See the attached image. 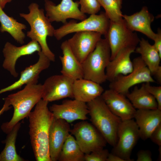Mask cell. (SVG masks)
<instances>
[{
  "label": "cell",
  "mask_w": 161,
  "mask_h": 161,
  "mask_svg": "<svg viewBox=\"0 0 161 161\" xmlns=\"http://www.w3.org/2000/svg\"><path fill=\"white\" fill-rule=\"evenodd\" d=\"M11 1L12 0H0V7L3 9L6 4Z\"/></svg>",
  "instance_id": "obj_39"
},
{
  "label": "cell",
  "mask_w": 161,
  "mask_h": 161,
  "mask_svg": "<svg viewBox=\"0 0 161 161\" xmlns=\"http://www.w3.org/2000/svg\"><path fill=\"white\" fill-rule=\"evenodd\" d=\"M86 103L92 123L107 143L114 147L117 142V130L122 120L111 111L101 96Z\"/></svg>",
  "instance_id": "obj_3"
},
{
  "label": "cell",
  "mask_w": 161,
  "mask_h": 161,
  "mask_svg": "<svg viewBox=\"0 0 161 161\" xmlns=\"http://www.w3.org/2000/svg\"><path fill=\"white\" fill-rule=\"evenodd\" d=\"M70 133L74 136L85 154L103 149L107 143L95 126L85 120L75 124L71 129Z\"/></svg>",
  "instance_id": "obj_9"
},
{
  "label": "cell",
  "mask_w": 161,
  "mask_h": 161,
  "mask_svg": "<svg viewBox=\"0 0 161 161\" xmlns=\"http://www.w3.org/2000/svg\"><path fill=\"white\" fill-rule=\"evenodd\" d=\"M139 46L134 52L140 55V57L150 70L152 75L160 66L161 56L153 45L143 38L140 40Z\"/></svg>",
  "instance_id": "obj_25"
},
{
  "label": "cell",
  "mask_w": 161,
  "mask_h": 161,
  "mask_svg": "<svg viewBox=\"0 0 161 161\" xmlns=\"http://www.w3.org/2000/svg\"><path fill=\"white\" fill-rule=\"evenodd\" d=\"M122 17L130 30L141 32L154 40L156 33L151 29V24L154 17L147 7H143L140 11L131 15H123Z\"/></svg>",
  "instance_id": "obj_20"
},
{
  "label": "cell",
  "mask_w": 161,
  "mask_h": 161,
  "mask_svg": "<svg viewBox=\"0 0 161 161\" xmlns=\"http://www.w3.org/2000/svg\"><path fill=\"white\" fill-rule=\"evenodd\" d=\"M80 11L84 14H96L100 10L97 0H79Z\"/></svg>",
  "instance_id": "obj_30"
},
{
  "label": "cell",
  "mask_w": 161,
  "mask_h": 161,
  "mask_svg": "<svg viewBox=\"0 0 161 161\" xmlns=\"http://www.w3.org/2000/svg\"><path fill=\"white\" fill-rule=\"evenodd\" d=\"M110 20L105 12H101L97 15H90L88 18L77 22L72 21L66 22L55 29L54 36L60 40L70 33L81 31L95 32L105 35L109 29Z\"/></svg>",
  "instance_id": "obj_7"
},
{
  "label": "cell",
  "mask_w": 161,
  "mask_h": 161,
  "mask_svg": "<svg viewBox=\"0 0 161 161\" xmlns=\"http://www.w3.org/2000/svg\"><path fill=\"white\" fill-rule=\"evenodd\" d=\"M0 30L2 32H7L14 39L21 44L24 43L25 35L23 31L26 30L25 25L19 23L13 18L7 15L0 7Z\"/></svg>",
  "instance_id": "obj_26"
},
{
  "label": "cell",
  "mask_w": 161,
  "mask_h": 161,
  "mask_svg": "<svg viewBox=\"0 0 161 161\" xmlns=\"http://www.w3.org/2000/svg\"><path fill=\"white\" fill-rule=\"evenodd\" d=\"M41 51L40 45L35 40H32L28 44L20 47H17L9 42H7L2 51L4 58L2 66L14 77H17L18 73L16 71L15 66L17 60L22 56Z\"/></svg>",
  "instance_id": "obj_15"
},
{
  "label": "cell",
  "mask_w": 161,
  "mask_h": 161,
  "mask_svg": "<svg viewBox=\"0 0 161 161\" xmlns=\"http://www.w3.org/2000/svg\"><path fill=\"white\" fill-rule=\"evenodd\" d=\"M117 140L112 153L125 161H132V151L140 138L138 127L133 119L122 121L118 128Z\"/></svg>",
  "instance_id": "obj_10"
},
{
  "label": "cell",
  "mask_w": 161,
  "mask_h": 161,
  "mask_svg": "<svg viewBox=\"0 0 161 161\" xmlns=\"http://www.w3.org/2000/svg\"><path fill=\"white\" fill-rule=\"evenodd\" d=\"M134 118L138 127L140 138L145 140L161 124V110L158 109H137Z\"/></svg>",
  "instance_id": "obj_21"
},
{
  "label": "cell",
  "mask_w": 161,
  "mask_h": 161,
  "mask_svg": "<svg viewBox=\"0 0 161 161\" xmlns=\"http://www.w3.org/2000/svg\"><path fill=\"white\" fill-rule=\"evenodd\" d=\"M21 125L20 123H18L7 134L4 142L5 147L0 154V161H25L17 154L16 148V140Z\"/></svg>",
  "instance_id": "obj_27"
},
{
  "label": "cell",
  "mask_w": 161,
  "mask_h": 161,
  "mask_svg": "<svg viewBox=\"0 0 161 161\" xmlns=\"http://www.w3.org/2000/svg\"><path fill=\"white\" fill-rule=\"evenodd\" d=\"M153 75L158 83L161 85V66H160L157 70L154 72L152 75Z\"/></svg>",
  "instance_id": "obj_37"
},
{
  "label": "cell",
  "mask_w": 161,
  "mask_h": 161,
  "mask_svg": "<svg viewBox=\"0 0 161 161\" xmlns=\"http://www.w3.org/2000/svg\"><path fill=\"white\" fill-rule=\"evenodd\" d=\"M104 91L100 84L90 80L82 78L73 82V98L86 103L100 96Z\"/></svg>",
  "instance_id": "obj_23"
},
{
  "label": "cell",
  "mask_w": 161,
  "mask_h": 161,
  "mask_svg": "<svg viewBox=\"0 0 161 161\" xmlns=\"http://www.w3.org/2000/svg\"><path fill=\"white\" fill-rule=\"evenodd\" d=\"M63 55L59 56L62 64L61 74L74 80L83 78L82 64L75 56L67 40L61 44Z\"/></svg>",
  "instance_id": "obj_22"
},
{
  "label": "cell",
  "mask_w": 161,
  "mask_h": 161,
  "mask_svg": "<svg viewBox=\"0 0 161 161\" xmlns=\"http://www.w3.org/2000/svg\"><path fill=\"white\" fill-rule=\"evenodd\" d=\"M127 26L123 19L110 21L108 30L104 35L111 50V60L121 49L129 47H136L140 39L136 32Z\"/></svg>",
  "instance_id": "obj_6"
},
{
  "label": "cell",
  "mask_w": 161,
  "mask_h": 161,
  "mask_svg": "<svg viewBox=\"0 0 161 161\" xmlns=\"http://www.w3.org/2000/svg\"><path fill=\"white\" fill-rule=\"evenodd\" d=\"M109 154L108 150L103 148L85 155L86 161H106Z\"/></svg>",
  "instance_id": "obj_31"
},
{
  "label": "cell",
  "mask_w": 161,
  "mask_h": 161,
  "mask_svg": "<svg viewBox=\"0 0 161 161\" xmlns=\"http://www.w3.org/2000/svg\"><path fill=\"white\" fill-rule=\"evenodd\" d=\"M4 103L2 108L0 110V117L4 112L9 110L10 108V105L8 102L6 100L4 99Z\"/></svg>",
  "instance_id": "obj_38"
},
{
  "label": "cell",
  "mask_w": 161,
  "mask_h": 161,
  "mask_svg": "<svg viewBox=\"0 0 161 161\" xmlns=\"http://www.w3.org/2000/svg\"><path fill=\"white\" fill-rule=\"evenodd\" d=\"M85 155L74 137L70 134L63 145L58 160L84 161Z\"/></svg>",
  "instance_id": "obj_28"
},
{
  "label": "cell",
  "mask_w": 161,
  "mask_h": 161,
  "mask_svg": "<svg viewBox=\"0 0 161 161\" xmlns=\"http://www.w3.org/2000/svg\"><path fill=\"white\" fill-rule=\"evenodd\" d=\"M79 1H78L62 0L60 4L56 5L51 1L45 0V15L51 22H60L65 24L69 18L82 21L87 16L79 9Z\"/></svg>",
  "instance_id": "obj_11"
},
{
  "label": "cell",
  "mask_w": 161,
  "mask_h": 161,
  "mask_svg": "<svg viewBox=\"0 0 161 161\" xmlns=\"http://www.w3.org/2000/svg\"><path fill=\"white\" fill-rule=\"evenodd\" d=\"M153 41H154L153 45L161 56V30L160 28L158 29Z\"/></svg>",
  "instance_id": "obj_35"
},
{
  "label": "cell",
  "mask_w": 161,
  "mask_h": 161,
  "mask_svg": "<svg viewBox=\"0 0 161 161\" xmlns=\"http://www.w3.org/2000/svg\"><path fill=\"white\" fill-rule=\"evenodd\" d=\"M101 96L111 111L122 121L134 118L136 110L126 95L109 89Z\"/></svg>",
  "instance_id": "obj_16"
},
{
  "label": "cell",
  "mask_w": 161,
  "mask_h": 161,
  "mask_svg": "<svg viewBox=\"0 0 161 161\" xmlns=\"http://www.w3.org/2000/svg\"><path fill=\"white\" fill-rule=\"evenodd\" d=\"M152 154L148 150H141L137 154V161H152Z\"/></svg>",
  "instance_id": "obj_34"
},
{
  "label": "cell",
  "mask_w": 161,
  "mask_h": 161,
  "mask_svg": "<svg viewBox=\"0 0 161 161\" xmlns=\"http://www.w3.org/2000/svg\"><path fill=\"white\" fill-rule=\"evenodd\" d=\"M67 40L72 52L82 63L87 56L95 49L102 35L99 33L92 31L75 32Z\"/></svg>",
  "instance_id": "obj_14"
},
{
  "label": "cell",
  "mask_w": 161,
  "mask_h": 161,
  "mask_svg": "<svg viewBox=\"0 0 161 161\" xmlns=\"http://www.w3.org/2000/svg\"><path fill=\"white\" fill-rule=\"evenodd\" d=\"M126 96L136 109H158V104L156 100L146 90L143 83L140 88L135 86L132 92H129Z\"/></svg>",
  "instance_id": "obj_24"
},
{
  "label": "cell",
  "mask_w": 161,
  "mask_h": 161,
  "mask_svg": "<svg viewBox=\"0 0 161 161\" xmlns=\"http://www.w3.org/2000/svg\"><path fill=\"white\" fill-rule=\"evenodd\" d=\"M49 109L54 118L63 119L69 123L87 120L89 113L86 103L75 99L65 100L60 104H53Z\"/></svg>",
  "instance_id": "obj_13"
},
{
  "label": "cell",
  "mask_w": 161,
  "mask_h": 161,
  "mask_svg": "<svg viewBox=\"0 0 161 161\" xmlns=\"http://www.w3.org/2000/svg\"><path fill=\"white\" fill-rule=\"evenodd\" d=\"M71 129L69 123L61 119L54 118L49 134V147L51 161L58 160L60 153Z\"/></svg>",
  "instance_id": "obj_17"
},
{
  "label": "cell",
  "mask_w": 161,
  "mask_h": 161,
  "mask_svg": "<svg viewBox=\"0 0 161 161\" xmlns=\"http://www.w3.org/2000/svg\"><path fill=\"white\" fill-rule=\"evenodd\" d=\"M74 81L62 74L48 77L42 84V99L49 102L67 97L73 98Z\"/></svg>",
  "instance_id": "obj_12"
},
{
  "label": "cell",
  "mask_w": 161,
  "mask_h": 161,
  "mask_svg": "<svg viewBox=\"0 0 161 161\" xmlns=\"http://www.w3.org/2000/svg\"><path fill=\"white\" fill-rule=\"evenodd\" d=\"M43 95L42 84H29L22 90L4 98L13 106L14 112L10 120L1 125L3 131L7 134L16 124L28 117L32 108L42 99Z\"/></svg>",
  "instance_id": "obj_2"
},
{
  "label": "cell",
  "mask_w": 161,
  "mask_h": 161,
  "mask_svg": "<svg viewBox=\"0 0 161 161\" xmlns=\"http://www.w3.org/2000/svg\"><path fill=\"white\" fill-rule=\"evenodd\" d=\"M38 53L39 58L38 61L22 71L20 78L17 81L1 89L0 94L19 89L24 84L37 83L39 74L43 71L49 67L51 61L41 51Z\"/></svg>",
  "instance_id": "obj_18"
},
{
  "label": "cell",
  "mask_w": 161,
  "mask_h": 161,
  "mask_svg": "<svg viewBox=\"0 0 161 161\" xmlns=\"http://www.w3.org/2000/svg\"><path fill=\"white\" fill-rule=\"evenodd\" d=\"M143 84L146 90L156 100L158 104V109L161 110V86H153L150 83Z\"/></svg>",
  "instance_id": "obj_32"
},
{
  "label": "cell",
  "mask_w": 161,
  "mask_h": 161,
  "mask_svg": "<svg viewBox=\"0 0 161 161\" xmlns=\"http://www.w3.org/2000/svg\"><path fill=\"white\" fill-rule=\"evenodd\" d=\"M111 54L107 41L101 38L94 49L81 63L83 78L100 84L106 81V70L111 61Z\"/></svg>",
  "instance_id": "obj_5"
},
{
  "label": "cell",
  "mask_w": 161,
  "mask_h": 161,
  "mask_svg": "<svg viewBox=\"0 0 161 161\" xmlns=\"http://www.w3.org/2000/svg\"><path fill=\"white\" fill-rule=\"evenodd\" d=\"M48 103L41 99L28 117L30 141L37 161H51L49 151V134L54 117L48 108Z\"/></svg>",
  "instance_id": "obj_1"
},
{
  "label": "cell",
  "mask_w": 161,
  "mask_h": 161,
  "mask_svg": "<svg viewBox=\"0 0 161 161\" xmlns=\"http://www.w3.org/2000/svg\"><path fill=\"white\" fill-rule=\"evenodd\" d=\"M28 9V13H20V16L24 18L30 27V30L27 32V36L37 41L41 47V51L51 61L54 62L55 56L49 48L47 39L48 36H54L55 29L45 15L44 10L39 8L38 4L31 3Z\"/></svg>",
  "instance_id": "obj_4"
},
{
  "label": "cell",
  "mask_w": 161,
  "mask_h": 161,
  "mask_svg": "<svg viewBox=\"0 0 161 161\" xmlns=\"http://www.w3.org/2000/svg\"><path fill=\"white\" fill-rule=\"evenodd\" d=\"M133 69L126 75H121L110 82L109 89L125 95L130 89L137 84L154 83L151 73L140 56L133 59Z\"/></svg>",
  "instance_id": "obj_8"
},
{
  "label": "cell",
  "mask_w": 161,
  "mask_h": 161,
  "mask_svg": "<svg viewBox=\"0 0 161 161\" xmlns=\"http://www.w3.org/2000/svg\"><path fill=\"white\" fill-rule=\"evenodd\" d=\"M101 7L111 21H118L123 18L121 11L122 0H97Z\"/></svg>",
  "instance_id": "obj_29"
},
{
  "label": "cell",
  "mask_w": 161,
  "mask_h": 161,
  "mask_svg": "<svg viewBox=\"0 0 161 161\" xmlns=\"http://www.w3.org/2000/svg\"><path fill=\"white\" fill-rule=\"evenodd\" d=\"M106 161H125L119 156L112 153H109Z\"/></svg>",
  "instance_id": "obj_36"
},
{
  "label": "cell",
  "mask_w": 161,
  "mask_h": 161,
  "mask_svg": "<svg viewBox=\"0 0 161 161\" xmlns=\"http://www.w3.org/2000/svg\"><path fill=\"white\" fill-rule=\"evenodd\" d=\"M136 47H129L121 49L110 61L106 70L107 80L111 82L120 75H126L132 72L133 66L130 56Z\"/></svg>",
  "instance_id": "obj_19"
},
{
  "label": "cell",
  "mask_w": 161,
  "mask_h": 161,
  "mask_svg": "<svg viewBox=\"0 0 161 161\" xmlns=\"http://www.w3.org/2000/svg\"><path fill=\"white\" fill-rule=\"evenodd\" d=\"M149 138L159 147L161 146V124L152 132Z\"/></svg>",
  "instance_id": "obj_33"
}]
</instances>
